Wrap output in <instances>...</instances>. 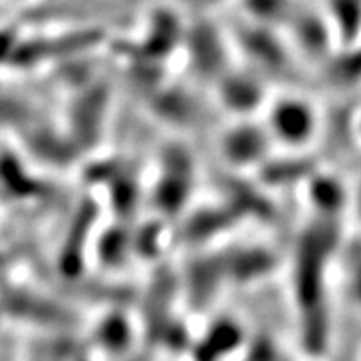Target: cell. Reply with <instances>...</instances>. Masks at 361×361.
<instances>
[{"mask_svg": "<svg viewBox=\"0 0 361 361\" xmlns=\"http://www.w3.org/2000/svg\"><path fill=\"white\" fill-rule=\"evenodd\" d=\"M275 130L288 142H302L312 130V112L308 106L293 101H284L275 109Z\"/></svg>", "mask_w": 361, "mask_h": 361, "instance_id": "cell-1", "label": "cell"}]
</instances>
